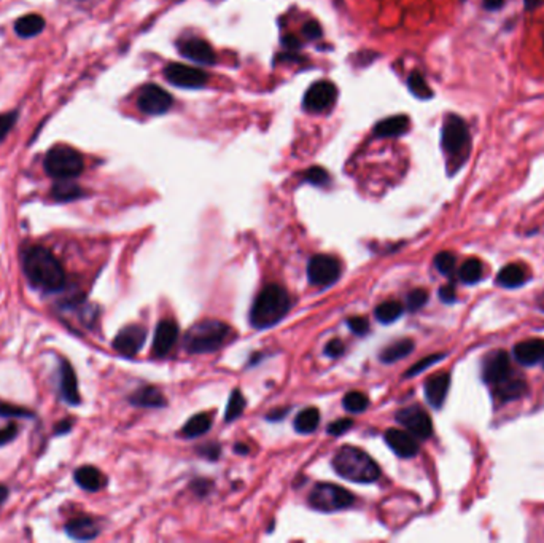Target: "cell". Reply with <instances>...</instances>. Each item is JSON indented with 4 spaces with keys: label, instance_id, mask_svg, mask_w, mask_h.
<instances>
[{
    "label": "cell",
    "instance_id": "6da1fadb",
    "mask_svg": "<svg viewBox=\"0 0 544 543\" xmlns=\"http://www.w3.org/2000/svg\"><path fill=\"white\" fill-rule=\"evenodd\" d=\"M23 271L29 282L45 292H57L66 284V271L54 253L42 246L25 248Z\"/></svg>",
    "mask_w": 544,
    "mask_h": 543
},
{
    "label": "cell",
    "instance_id": "7a4b0ae2",
    "mask_svg": "<svg viewBox=\"0 0 544 543\" xmlns=\"http://www.w3.org/2000/svg\"><path fill=\"white\" fill-rule=\"evenodd\" d=\"M291 302L284 287L267 285L260 292L250 311V324L255 328H270L280 322L290 309Z\"/></svg>",
    "mask_w": 544,
    "mask_h": 543
},
{
    "label": "cell",
    "instance_id": "3957f363",
    "mask_svg": "<svg viewBox=\"0 0 544 543\" xmlns=\"http://www.w3.org/2000/svg\"><path fill=\"white\" fill-rule=\"evenodd\" d=\"M332 467L339 476L354 483H374L381 476L379 465L366 452L354 446L339 450L332 459Z\"/></svg>",
    "mask_w": 544,
    "mask_h": 543
},
{
    "label": "cell",
    "instance_id": "277c9868",
    "mask_svg": "<svg viewBox=\"0 0 544 543\" xmlns=\"http://www.w3.org/2000/svg\"><path fill=\"white\" fill-rule=\"evenodd\" d=\"M229 333H231V328H229L228 324L207 319V321L195 324L187 331L183 341L185 349L190 354L214 353L225 344Z\"/></svg>",
    "mask_w": 544,
    "mask_h": 543
},
{
    "label": "cell",
    "instance_id": "5b68a950",
    "mask_svg": "<svg viewBox=\"0 0 544 543\" xmlns=\"http://www.w3.org/2000/svg\"><path fill=\"white\" fill-rule=\"evenodd\" d=\"M43 168L50 177L56 181L79 177L85 169V159L79 150L69 145H54L43 159Z\"/></svg>",
    "mask_w": 544,
    "mask_h": 543
},
{
    "label": "cell",
    "instance_id": "8992f818",
    "mask_svg": "<svg viewBox=\"0 0 544 543\" xmlns=\"http://www.w3.org/2000/svg\"><path fill=\"white\" fill-rule=\"evenodd\" d=\"M441 145L449 158V164L456 163L458 169V166L465 161L470 147L468 126L458 115H447L446 117L443 132H441Z\"/></svg>",
    "mask_w": 544,
    "mask_h": 543
},
{
    "label": "cell",
    "instance_id": "52a82bcc",
    "mask_svg": "<svg viewBox=\"0 0 544 543\" xmlns=\"http://www.w3.org/2000/svg\"><path fill=\"white\" fill-rule=\"evenodd\" d=\"M354 502H355V497L354 494L349 493L347 489L336 486V484H328V483L317 484L309 496L311 507L313 510H318V512H325V513L345 510L354 505Z\"/></svg>",
    "mask_w": 544,
    "mask_h": 543
},
{
    "label": "cell",
    "instance_id": "ba28073f",
    "mask_svg": "<svg viewBox=\"0 0 544 543\" xmlns=\"http://www.w3.org/2000/svg\"><path fill=\"white\" fill-rule=\"evenodd\" d=\"M341 276V263L331 255H313L307 265L309 282L317 287H330Z\"/></svg>",
    "mask_w": 544,
    "mask_h": 543
},
{
    "label": "cell",
    "instance_id": "9c48e42d",
    "mask_svg": "<svg viewBox=\"0 0 544 543\" xmlns=\"http://www.w3.org/2000/svg\"><path fill=\"white\" fill-rule=\"evenodd\" d=\"M172 104H174V98L158 85H145L140 89L139 98H137V107L140 112L145 115H151V117H158V115H164L166 112L170 110Z\"/></svg>",
    "mask_w": 544,
    "mask_h": 543
},
{
    "label": "cell",
    "instance_id": "30bf717a",
    "mask_svg": "<svg viewBox=\"0 0 544 543\" xmlns=\"http://www.w3.org/2000/svg\"><path fill=\"white\" fill-rule=\"evenodd\" d=\"M337 98V89L328 80H320L316 81L313 85L309 86L304 99H303V107L306 112L311 113H322L328 108L332 107V104L336 102Z\"/></svg>",
    "mask_w": 544,
    "mask_h": 543
},
{
    "label": "cell",
    "instance_id": "8fae6325",
    "mask_svg": "<svg viewBox=\"0 0 544 543\" xmlns=\"http://www.w3.org/2000/svg\"><path fill=\"white\" fill-rule=\"evenodd\" d=\"M164 79L177 88L197 89L206 85L209 75L202 69L185 66V64L172 62L164 69Z\"/></svg>",
    "mask_w": 544,
    "mask_h": 543
},
{
    "label": "cell",
    "instance_id": "7c38bea8",
    "mask_svg": "<svg viewBox=\"0 0 544 543\" xmlns=\"http://www.w3.org/2000/svg\"><path fill=\"white\" fill-rule=\"evenodd\" d=\"M514 375L513 368H511L509 355L504 350H492V353L485 357L482 363V379L495 387L502 384L503 381Z\"/></svg>",
    "mask_w": 544,
    "mask_h": 543
},
{
    "label": "cell",
    "instance_id": "4fadbf2b",
    "mask_svg": "<svg viewBox=\"0 0 544 543\" xmlns=\"http://www.w3.org/2000/svg\"><path fill=\"white\" fill-rule=\"evenodd\" d=\"M396 419H398V423L405 425L407 432H411L415 438L427 440L432 437L433 423L430 416H428V413L422 410L420 406L412 405L403 408V410L396 414Z\"/></svg>",
    "mask_w": 544,
    "mask_h": 543
},
{
    "label": "cell",
    "instance_id": "5bb4252c",
    "mask_svg": "<svg viewBox=\"0 0 544 543\" xmlns=\"http://www.w3.org/2000/svg\"><path fill=\"white\" fill-rule=\"evenodd\" d=\"M178 53H180L183 57L193 61L196 64H202V66H214L216 61L215 51L212 48V45L207 43L206 40L197 37H190V38H182L177 43Z\"/></svg>",
    "mask_w": 544,
    "mask_h": 543
},
{
    "label": "cell",
    "instance_id": "9a60e30c",
    "mask_svg": "<svg viewBox=\"0 0 544 543\" xmlns=\"http://www.w3.org/2000/svg\"><path fill=\"white\" fill-rule=\"evenodd\" d=\"M146 340V330L140 325H127L115 336L113 348L120 354L126 357H134L144 348Z\"/></svg>",
    "mask_w": 544,
    "mask_h": 543
},
{
    "label": "cell",
    "instance_id": "2e32d148",
    "mask_svg": "<svg viewBox=\"0 0 544 543\" xmlns=\"http://www.w3.org/2000/svg\"><path fill=\"white\" fill-rule=\"evenodd\" d=\"M386 442L390 446V450L400 457H405V459L414 457L419 452V443L415 442V438L411 432L390 429L386 433Z\"/></svg>",
    "mask_w": 544,
    "mask_h": 543
},
{
    "label": "cell",
    "instance_id": "e0dca14e",
    "mask_svg": "<svg viewBox=\"0 0 544 543\" xmlns=\"http://www.w3.org/2000/svg\"><path fill=\"white\" fill-rule=\"evenodd\" d=\"M178 338V325L174 321H161L158 324L153 338V354L164 357L170 353Z\"/></svg>",
    "mask_w": 544,
    "mask_h": 543
},
{
    "label": "cell",
    "instance_id": "ac0fdd59",
    "mask_svg": "<svg viewBox=\"0 0 544 543\" xmlns=\"http://www.w3.org/2000/svg\"><path fill=\"white\" fill-rule=\"evenodd\" d=\"M516 360L523 367H533L544 360V340L541 338H528L526 341L517 343L514 346Z\"/></svg>",
    "mask_w": 544,
    "mask_h": 543
},
{
    "label": "cell",
    "instance_id": "d6986e66",
    "mask_svg": "<svg viewBox=\"0 0 544 543\" xmlns=\"http://www.w3.org/2000/svg\"><path fill=\"white\" fill-rule=\"evenodd\" d=\"M451 387V375L449 373H438L428 378L425 382V397L427 401L433 408L439 410L444 405L447 392Z\"/></svg>",
    "mask_w": 544,
    "mask_h": 543
},
{
    "label": "cell",
    "instance_id": "ffe728a7",
    "mask_svg": "<svg viewBox=\"0 0 544 543\" xmlns=\"http://www.w3.org/2000/svg\"><path fill=\"white\" fill-rule=\"evenodd\" d=\"M66 532L75 540H93L99 535L100 529L98 521L91 516H80L67 522Z\"/></svg>",
    "mask_w": 544,
    "mask_h": 543
},
{
    "label": "cell",
    "instance_id": "44dd1931",
    "mask_svg": "<svg viewBox=\"0 0 544 543\" xmlns=\"http://www.w3.org/2000/svg\"><path fill=\"white\" fill-rule=\"evenodd\" d=\"M61 394L62 399L66 400L69 405L80 404L81 399L79 392V382H76L74 368L70 367L67 360H61Z\"/></svg>",
    "mask_w": 544,
    "mask_h": 543
},
{
    "label": "cell",
    "instance_id": "7402d4cb",
    "mask_svg": "<svg viewBox=\"0 0 544 543\" xmlns=\"http://www.w3.org/2000/svg\"><path fill=\"white\" fill-rule=\"evenodd\" d=\"M527 392V382L522 376H517L516 373L508 378L507 381H503L502 384H498L494 387V394L495 397L500 401H511L516 399H521L523 394Z\"/></svg>",
    "mask_w": 544,
    "mask_h": 543
},
{
    "label": "cell",
    "instance_id": "603a6c76",
    "mask_svg": "<svg viewBox=\"0 0 544 543\" xmlns=\"http://www.w3.org/2000/svg\"><path fill=\"white\" fill-rule=\"evenodd\" d=\"M409 126L411 121L406 115H395V117L381 120L374 126V134L377 137H398L407 132Z\"/></svg>",
    "mask_w": 544,
    "mask_h": 543
},
{
    "label": "cell",
    "instance_id": "cb8c5ba5",
    "mask_svg": "<svg viewBox=\"0 0 544 543\" xmlns=\"http://www.w3.org/2000/svg\"><path fill=\"white\" fill-rule=\"evenodd\" d=\"M74 478H75V483L79 484L81 489L88 491V493H96V491H99L105 486V476L102 475L100 470L91 467V465L80 467L74 474Z\"/></svg>",
    "mask_w": 544,
    "mask_h": 543
},
{
    "label": "cell",
    "instance_id": "d4e9b609",
    "mask_svg": "<svg viewBox=\"0 0 544 543\" xmlns=\"http://www.w3.org/2000/svg\"><path fill=\"white\" fill-rule=\"evenodd\" d=\"M526 280H527L526 268L517 263L504 266L497 276V284L504 287V289H517V287L526 284Z\"/></svg>",
    "mask_w": 544,
    "mask_h": 543
},
{
    "label": "cell",
    "instance_id": "484cf974",
    "mask_svg": "<svg viewBox=\"0 0 544 543\" xmlns=\"http://www.w3.org/2000/svg\"><path fill=\"white\" fill-rule=\"evenodd\" d=\"M45 18L37 13H29L23 18H19L15 24V32L21 38H30L40 34L45 29Z\"/></svg>",
    "mask_w": 544,
    "mask_h": 543
},
{
    "label": "cell",
    "instance_id": "4316f807",
    "mask_svg": "<svg viewBox=\"0 0 544 543\" xmlns=\"http://www.w3.org/2000/svg\"><path fill=\"white\" fill-rule=\"evenodd\" d=\"M85 195L79 185L72 182V178H64V181H57L54 183L53 190H51V196L54 198L56 201L59 202H69V201H75Z\"/></svg>",
    "mask_w": 544,
    "mask_h": 543
},
{
    "label": "cell",
    "instance_id": "83f0119b",
    "mask_svg": "<svg viewBox=\"0 0 544 543\" xmlns=\"http://www.w3.org/2000/svg\"><path fill=\"white\" fill-rule=\"evenodd\" d=\"M129 401L136 406H145V408H158L166 405L164 395L158 391L156 387H144L131 395Z\"/></svg>",
    "mask_w": 544,
    "mask_h": 543
},
{
    "label": "cell",
    "instance_id": "f1b7e54d",
    "mask_svg": "<svg viewBox=\"0 0 544 543\" xmlns=\"http://www.w3.org/2000/svg\"><path fill=\"white\" fill-rule=\"evenodd\" d=\"M412 349H414V341L409 340V338H405V340L395 341L383 349L381 354V360L383 363H395L407 357L412 353Z\"/></svg>",
    "mask_w": 544,
    "mask_h": 543
},
{
    "label": "cell",
    "instance_id": "f546056e",
    "mask_svg": "<svg viewBox=\"0 0 544 543\" xmlns=\"http://www.w3.org/2000/svg\"><path fill=\"white\" fill-rule=\"evenodd\" d=\"M212 427V416L207 413L195 414L193 418L188 419V423L183 425V435L187 438H196L207 433Z\"/></svg>",
    "mask_w": 544,
    "mask_h": 543
},
{
    "label": "cell",
    "instance_id": "4dcf8cb0",
    "mask_svg": "<svg viewBox=\"0 0 544 543\" xmlns=\"http://www.w3.org/2000/svg\"><path fill=\"white\" fill-rule=\"evenodd\" d=\"M320 413L317 408H306L294 419V429L299 433H311L318 427Z\"/></svg>",
    "mask_w": 544,
    "mask_h": 543
},
{
    "label": "cell",
    "instance_id": "1f68e13d",
    "mask_svg": "<svg viewBox=\"0 0 544 543\" xmlns=\"http://www.w3.org/2000/svg\"><path fill=\"white\" fill-rule=\"evenodd\" d=\"M458 278L463 284H478L482 279V263L478 258H468L460 266Z\"/></svg>",
    "mask_w": 544,
    "mask_h": 543
},
{
    "label": "cell",
    "instance_id": "d6a6232c",
    "mask_svg": "<svg viewBox=\"0 0 544 543\" xmlns=\"http://www.w3.org/2000/svg\"><path fill=\"white\" fill-rule=\"evenodd\" d=\"M401 314H403V306L400 302H395V299H390V302L382 303L376 308L377 321L382 324H392L395 321H398Z\"/></svg>",
    "mask_w": 544,
    "mask_h": 543
},
{
    "label": "cell",
    "instance_id": "836d02e7",
    "mask_svg": "<svg viewBox=\"0 0 544 543\" xmlns=\"http://www.w3.org/2000/svg\"><path fill=\"white\" fill-rule=\"evenodd\" d=\"M407 86H409V91H411L415 98L419 99H432L433 98V91L432 88L428 86L427 80L424 79V75H422L420 72H412L411 75H409L407 79Z\"/></svg>",
    "mask_w": 544,
    "mask_h": 543
},
{
    "label": "cell",
    "instance_id": "e575fe53",
    "mask_svg": "<svg viewBox=\"0 0 544 543\" xmlns=\"http://www.w3.org/2000/svg\"><path fill=\"white\" fill-rule=\"evenodd\" d=\"M244 410H245V399H244V395L241 394V391H234L231 394V397H229V401H228L225 419L228 421V423H231V421L238 419L241 414L244 413Z\"/></svg>",
    "mask_w": 544,
    "mask_h": 543
},
{
    "label": "cell",
    "instance_id": "d590c367",
    "mask_svg": "<svg viewBox=\"0 0 544 543\" xmlns=\"http://www.w3.org/2000/svg\"><path fill=\"white\" fill-rule=\"evenodd\" d=\"M342 404H344L345 410L350 411V413H361L368 408L369 400L364 394L355 391V392H349L347 395H345Z\"/></svg>",
    "mask_w": 544,
    "mask_h": 543
},
{
    "label": "cell",
    "instance_id": "8d00e7d4",
    "mask_svg": "<svg viewBox=\"0 0 544 543\" xmlns=\"http://www.w3.org/2000/svg\"><path fill=\"white\" fill-rule=\"evenodd\" d=\"M434 266H436V270L441 274L451 276L453 270H456V257H453V253L451 252H441L434 257Z\"/></svg>",
    "mask_w": 544,
    "mask_h": 543
},
{
    "label": "cell",
    "instance_id": "74e56055",
    "mask_svg": "<svg viewBox=\"0 0 544 543\" xmlns=\"http://www.w3.org/2000/svg\"><path fill=\"white\" fill-rule=\"evenodd\" d=\"M0 418H34V413L25 410V408L6 404L0 400Z\"/></svg>",
    "mask_w": 544,
    "mask_h": 543
},
{
    "label": "cell",
    "instance_id": "f35d334b",
    "mask_svg": "<svg viewBox=\"0 0 544 543\" xmlns=\"http://www.w3.org/2000/svg\"><path fill=\"white\" fill-rule=\"evenodd\" d=\"M303 181L309 182L312 185H317V187H323V185L330 182V174L325 169L316 166V168H311L304 172Z\"/></svg>",
    "mask_w": 544,
    "mask_h": 543
},
{
    "label": "cell",
    "instance_id": "ab89813d",
    "mask_svg": "<svg viewBox=\"0 0 544 543\" xmlns=\"http://www.w3.org/2000/svg\"><path fill=\"white\" fill-rule=\"evenodd\" d=\"M443 359H444V354H433V355H428V357H425V359H422L420 362H417V363H415V365H412L411 368H409L405 376H406V378H412V376L422 373V372H424V370H427L428 367H432L433 363H436V362L443 360Z\"/></svg>",
    "mask_w": 544,
    "mask_h": 543
},
{
    "label": "cell",
    "instance_id": "60d3db41",
    "mask_svg": "<svg viewBox=\"0 0 544 543\" xmlns=\"http://www.w3.org/2000/svg\"><path fill=\"white\" fill-rule=\"evenodd\" d=\"M428 302V292L424 289H415L407 295L406 304L409 311H417Z\"/></svg>",
    "mask_w": 544,
    "mask_h": 543
},
{
    "label": "cell",
    "instance_id": "b9f144b4",
    "mask_svg": "<svg viewBox=\"0 0 544 543\" xmlns=\"http://www.w3.org/2000/svg\"><path fill=\"white\" fill-rule=\"evenodd\" d=\"M16 120H18L16 110H11V112H6V113L0 115V144H2V140L6 136H8V132L13 130V126L16 125Z\"/></svg>",
    "mask_w": 544,
    "mask_h": 543
},
{
    "label": "cell",
    "instance_id": "7bdbcfd3",
    "mask_svg": "<svg viewBox=\"0 0 544 543\" xmlns=\"http://www.w3.org/2000/svg\"><path fill=\"white\" fill-rule=\"evenodd\" d=\"M347 324L355 335H366L369 331V322L366 317H350Z\"/></svg>",
    "mask_w": 544,
    "mask_h": 543
},
{
    "label": "cell",
    "instance_id": "ee69618b",
    "mask_svg": "<svg viewBox=\"0 0 544 543\" xmlns=\"http://www.w3.org/2000/svg\"><path fill=\"white\" fill-rule=\"evenodd\" d=\"M18 435V424L11 423L8 425H5L4 429H0V446H5L11 443L13 440Z\"/></svg>",
    "mask_w": 544,
    "mask_h": 543
},
{
    "label": "cell",
    "instance_id": "f6af8a7d",
    "mask_svg": "<svg viewBox=\"0 0 544 543\" xmlns=\"http://www.w3.org/2000/svg\"><path fill=\"white\" fill-rule=\"evenodd\" d=\"M352 425H354V421L352 419H347V418L339 419L336 423H331L328 425V432L331 435H342V433L347 432Z\"/></svg>",
    "mask_w": 544,
    "mask_h": 543
},
{
    "label": "cell",
    "instance_id": "bcb514c9",
    "mask_svg": "<svg viewBox=\"0 0 544 543\" xmlns=\"http://www.w3.org/2000/svg\"><path fill=\"white\" fill-rule=\"evenodd\" d=\"M303 35L307 40H317V38L322 37V28L317 21H307L303 28Z\"/></svg>",
    "mask_w": 544,
    "mask_h": 543
},
{
    "label": "cell",
    "instance_id": "7dc6e473",
    "mask_svg": "<svg viewBox=\"0 0 544 543\" xmlns=\"http://www.w3.org/2000/svg\"><path fill=\"white\" fill-rule=\"evenodd\" d=\"M344 350H345V346L341 340H331L325 346V354L328 357H332V359H336V357H341L344 354Z\"/></svg>",
    "mask_w": 544,
    "mask_h": 543
},
{
    "label": "cell",
    "instance_id": "c3c4849f",
    "mask_svg": "<svg viewBox=\"0 0 544 543\" xmlns=\"http://www.w3.org/2000/svg\"><path fill=\"white\" fill-rule=\"evenodd\" d=\"M439 298H441V302L447 303V304L456 303V299H457L456 287H453L452 284H447V285H444V287H441V290H439Z\"/></svg>",
    "mask_w": 544,
    "mask_h": 543
},
{
    "label": "cell",
    "instance_id": "681fc988",
    "mask_svg": "<svg viewBox=\"0 0 544 543\" xmlns=\"http://www.w3.org/2000/svg\"><path fill=\"white\" fill-rule=\"evenodd\" d=\"M201 455L204 457L212 459V461H214V459H216V457L220 456V446L215 445V443L214 445H209V446H206V448L201 450Z\"/></svg>",
    "mask_w": 544,
    "mask_h": 543
},
{
    "label": "cell",
    "instance_id": "f907efd6",
    "mask_svg": "<svg viewBox=\"0 0 544 543\" xmlns=\"http://www.w3.org/2000/svg\"><path fill=\"white\" fill-rule=\"evenodd\" d=\"M282 43H284V47L287 50H296L299 45H301L299 40H298V37H294V35L284 37V40H282Z\"/></svg>",
    "mask_w": 544,
    "mask_h": 543
},
{
    "label": "cell",
    "instance_id": "816d5d0a",
    "mask_svg": "<svg viewBox=\"0 0 544 543\" xmlns=\"http://www.w3.org/2000/svg\"><path fill=\"white\" fill-rule=\"evenodd\" d=\"M70 429H72V421H62V423L57 424L54 427V433L56 435H61V433H67L70 432Z\"/></svg>",
    "mask_w": 544,
    "mask_h": 543
},
{
    "label": "cell",
    "instance_id": "f5cc1de1",
    "mask_svg": "<svg viewBox=\"0 0 544 543\" xmlns=\"http://www.w3.org/2000/svg\"><path fill=\"white\" fill-rule=\"evenodd\" d=\"M504 5V0H484V6L487 10H500Z\"/></svg>",
    "mask_w": 544,
    "mask_h": 543
},
{
    "label": "cell",
    "instance_id": "db71d44e",
    "mask_svg": "<svg viewBox=\"0 0 544 543\" xmlns=\"http://www.w3.org/2000/svg\"><path fill=\"white\" fill-rule=\"evenodd\" d=\"M523 4H526L527 10H535L543 4V0H523Z\"/></svg>",
    "mask_w": 544,
    "mask_h": 543
},
{
    "label": "cell",
    "instance_id": "11a10c76",
    "mask_svg": "<svg viewBox=\"0 0 544 543\" xmlns=\"http://www.w3.org/2000/svg\"><path fill=\"white\" fill-rule=\"evenodd\" d=\"M288 413V410H285V408H282V410H279V411H272V413H270V414H267V419H280V418H284V414H287Z\"/></svg>",
    "mask_w": 544,
    "mask_h": 543
},
{
    "label": "cell",
    "instance_id": "9f6ffc18",
    "mask_svg": "<svg viewBox=\"0 0 544 543\" xmlns=\"http://www.w3.org/2000/svg\"><path fill=\"white\" fill-rule=\"evenodd\" d=\"M6 497H8V488L4 486V484H0V505L6 501Z\"/></svg>",
    "mask_w": 544,
    "mask_h": 543
},
{
    "label": "cell",
    "instance_id": "6f0895ef",
    "mask_svg": "<svg viewBox=\"0 0 544 543\" xmlns=\"http://www.w3.org/2000/svg\"><path fill=\"white\" fill-rule=\"evenodd\" d=\"M236 451L241 452V455H247V452H248V446H245V445H238V446H236Z\"/></svg>",
    "mask_w": 544,
    "mask_h": 543
},
{
    "label": "cell",
    "instance_id": "680465c9",
    "mask_svg": "<svg viewBox=\"0 0 544 543\" xmlns=\"http://www.w3.org/2000/svg\"><path fill=\"white\" fill-rule=\"evenodd\" d=\"M538 306H540L541 311H544V293H541L540 298H538Z\"/></svg>",
    "mask_w": 544,
    "mask_h": 543
}]
</instances>
